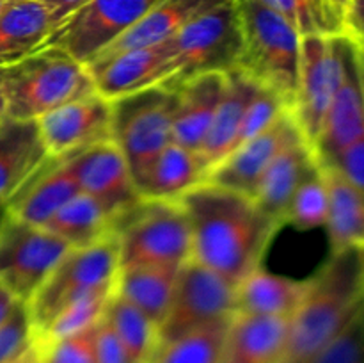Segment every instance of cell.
<instances>
[{"label": "cell", "mask_w": 364, "mask_h": 363, "mask_svg": "<svg viewBox=\"0 0 364 363\" xmlns=\"http://www.w3.org/2000/svg\"><path fill=\"white\" fill-rule=\"evenodd\" d=\"M283 16L301 36L341 34L326 0H256Z\"/></svg>", "instance_id": "cell-35"}, {"label": "cell", "mask_w": 364, "mask_h": 363, "mask_svg": "<svg viewBox=\"0 0 364 363\" xmlns=\"http://www.w3.org/2000/svg\"><path fill=\"white\" fill-rule=\"evenodd\" d=\"M178 201L188 217L192 258L237 287L262 267L281 224L249 196L205 180Z\"/></svg>", "instance_id": "cell-1"}, {"label": "cell", "mask_w": 364, "mask_h": 363, "mask_svg": "<svg viewBox=\"0 0 364 363\" xmlns=\"http://www.w3.org/2000/svg\"><path fill=\"white\" fill-rule=\"evenodd\" d=\"M306 363H364V301L343 330Z\"/></svg>", "instance_id": "cell-37"}, {"label": "cell", "mask_w": 364, "mask_h": 363, "mask_svg": "<svg viewBox=\"0 0 364 363\" xmlns=\"http://www.w3.org/2000/svg\"><path fill=\"white\" fill-rule=\"evenodd\" d=\"M68 157L80 192L102 203L114 219L141 199L130 166L114 139L96 142Z\"/></svg>", "instance_id": "cell-15"}, {"label": "cell", "mask_w": 364, "mask_h": 363, "mask_svg": "<svg viewBox=\"0 0 364 363\" xmlns=\"http://www.w3.org/2000/svg\"><path fill=\"white\" fill-rule=\"evenodd\" d=\"M364 301V248L331 253L308 280V288L288 324L279 363H306L329 344Z\"/></svg>", "instance_id": "cell-2"}, {"label": "cell", "mask_w": 364, "mask_h": 363, "mask_svg": "<svg viewBox=\"0 0 364 363\" xmlns=\"http://www.w3.org/2000/svg\"><path fill=\"white\" fill-rule=\"evenodd\" d=\"M295 128H297V123L294 120V114L291 110H284L262 134L235 148L208 174L206 180L255 199L267 167Z\"/></svg>", "instance_id": "cell-18"}, {"label": "cell", "mask_w": 364, "mask_h": 363, "mask_svg": "<svg viewBox=\"0 0 364 363\" xmlns=\"http://www.w3.org/2000/svg\"><path fill=\"white\" fill-rule=\"evenodd\" d=\"M205 180L206 174L198 155L185 146L171 142L149 167L139 192L146 199H180Z\"/></svg>", "instance_id": "cell-29"}, {"label": "cell", "mask_w": 364, "mask_h": 363, "mask_svg": "<svg viewBox=\"0 0 364 363\" xmlns=\"http://www.w3.org/2000/svg\"><path fill=\"white\" fill-rule=\"evenodd\" d=\"M242 20L240 70L274 89L294 107L297 93L301 39L297 28L256 0H238Z\"/></svg>", "instance_id": "cell-5"}, {"label": "cell", "mask_w": 364, "mask_h": 363, "mask_svg": "<svg viewBox=\"0 0 364 363\" xmlns=\"http://www.w3.org/2000/svg\"><path fill=\"white\" fill-rule=\"evenodd\" d=\"M43 139L36 121H0V205L18 191L21 184L46 160Z\"/></svg>", "instance_id": "cell-23"}, {"label": "cell", "mask_w": 364, "mask_h": 363, "mask_svg": "<svg viewBox=\"0 0 364 363\" xmlns=\"http://www.w3.org/2000/svg\"><path fill=\"white\" fill-rule=\"evenodd\" d=\"M329 214V192L320 166L306 177L299 185L288 205L284 224H291L297 230H316L326 226Z\"/></svg>", "instance_id": "cell-34"}, {"label": "cell", "mask_w": 364, "mask_h": 363, "mask_svg": "<svg viewBox=\"0 0 364 363\" xmlns=\"http://www.w3.org/2000/svg\"><path fill=\"white\" fill-rule=\"evenodd\" d=\"M114 283L103 285L95 290L82 294L80 298L68 302L59 313L52 319V322L45 327L43 333L36 337V340H53V338L70 337V335L80 333L95 326L103 317L110 295L114 294Z\"/></svg>", "instance_id": "cell-33"}, {"label": "cell", "mask_w": 364, "mask_h": 363, "mask_svg": "<svg viewBox=\"0 0 364 363\" xmlns=\"http://www.w3.org/2000/svg\"><path fill=\"white\" fill-rule=\"evenodd\" d=\"M112 139L123 152L135 184H142L160 153L173 142L176 93L169 85H151L110 100Z\"/></svg>", "instance_id": "cell-6"}, {"label": "cell", "mask_w": 364, "mask_h": 363, "mask_svg": "<svg viewBox=\"0 0 364 363\" xmlns=\"http://www.w3.org/2000/svg\"><path fill=\"white\" fill-rule=\"evenodd\" d=\"M18 302H20V299H18L9 288L0 285V324L11 315V312H13L14 306H16Z\"/></svg>", "instance_id": "cell-44"}, {"label": "cell", "mask_w": 364, "mask_h": 363, "mask_svg": "<svg viewBox=\"0 0 364 363\" xmlns=\"http://www.w3.org/2000/svg\"><path fill=\"white\" fill-rule=\"evenodd\" d=\"M160 0H85L53 27L41 48H53L87 64L130 31Z\"/></svg>", "instance_id": "cell-9"}, {"label": "cell", "mask_w": 364, "mask_h": 363, "mask_svg": "<svg viewBox=\"0 0 364 363\" xmlns=\"http://www.w3.org/2000/svg\"><path fill=\"white\" fill-rule=\"evenodd\" d=\"M6 68H0V112L2 114H4V77H6Z\"/></svg>", "instance_id": "cell-47"}, {"label": "cell", "mask_w": 364, "mask_h": 363, "mask_svg": "<svg viewBox=\"0 0 364 363\" xmlns=\"http://www.w3.org/2000/svg\"><path fill=\"white\" fill-rule=\"evenodd\" d=\"M2 117H4V114H2V112H0V121H2Z\"/></svg>", "instance_id": "cell-50"}, {"label": "cell", "mask_w": 364, "mask_h": 363, "mask_svg": "<svg viewBox=\"0 0 364 363\" xmlns=\"http://www.w3.org/2000/svg\"><path fill=\"white\" fill-rule=\"evenodd\" d=\"M338 34H308L301 39L297 93L291 114L309 146L315 144L340 84Z\"/></svg>", "instance_id": "cell-11"}, {"label": "cell", "mask_w": 364, "mask_h": 363, "mask_svg": "<svg viewBox=\"0 0 364 363\" xmlns=\"http://www.w3.org/2000/svg\"><path fill=\"white\" fill-rule=\"evenodd\" d=\"M173 45L169 88L205 71H230L242 56V20L238 0H226L188 21Z\"/></svg>", "instance_id": "cell-7"}, {"label": "cell", "mask_w": 364, "mask_h": 363, "mask_svg": "<svg viewBox=\"0 0 364 363\" xmlns=\"http://www.w3.org/2000/svg\"><path fill=\"white\" fill-rule=\"evenodd\" d=\"M316 167L318 162L315 153L297 127L267 167L256 191L255 201L267 216L283 226L288 205L295 191Z\"/></svg>", "instance_id": "cell-19"}, {"label": "cell", "mask_w": 364, "mask_h": 363, "mask_svg": "<svg viewBox=\"0 0 364 363\" xmlns=\"http://www.w3.org/2000/svg\"><path fill=\"white\" fill-rule=\"evenodd\" d=\"M7 363H41V351H39L38 342L34 340V344L28 345L21 354H18L16 358H13Z\"/></svg>", "instance_id": "cell-46"}, {"label": "cell", "mask_w": 364, "mask_h": 363, "mask_svg": "<svg viewBox=\"0 0 364 363\" xmlns=\"http://www.w3.org/2000/svg\"><path fill=\"white\" fill-rule=\"evenodd\" d=\"M173 45L166 43L144 48L109 53L87 63L96 93L114 100L151 85L169 84L173 78Z\"/></svg>", "instance_id": "cell-16"}, {"label": "cell", "mask_w": 364, "mask_h": 363, "mask_svg": "<svg viewBox=\"0 0 364 363\" xmlns=\"http://www.w3.org/2000/svg\"><path fill=\"white\" fill-rule=\"evenodd\" d=\"M119 244L116 233L87 248H71L27 302L34 337L73 299L116 281Z\"/></svg>", "instance_id": "cell-8"}, {"label": "cell", "mask_w": 364, "mask_h": 363, "mask_svg": "<svg viewBox=\"0 0 364 363\" xmlns=\"http://www.w3.org/2000/svg\"><path fill=\"white\" fill-rule=\"evenodd\" d=\"M322 166L333 167L352 187H355L364 194V132L347 148L341 149L334 159H331L327 164H322Z\"/></svg>", "instance_id": "cell-40"}, {"label": "cell", "mask_w": 364, "mask_h": 363, "mask_svg": "<svg viewBox=\"0 0 364 363\" xmlns=\"http://www.w3.org/2000/svg\"><path fill=\"white\" fill-rule=\"evenodd\" d=\"M327 7H329L331 14L334 16L336 23L340 25L341 32L345 31V20H347V13H348V4L350 0H326Z\"/></svg>", "instance_id": "cell-45"}, {"label": "cell", "mask_w": 364, "mask_h": 363, "mask_svg": "<svg viewBox=\"0 0 364 363\" xmlns=\"http://www.w3.org/2000/svg\"><path fill=\"white\" fill-rule=\"evenodd\" d=\"M70 246L43 226L4 214L0 221V285L28 302Z\"/></svg>", "instance_id": "cell-10"}, {"label": "cell", "mask_w": 364, "mask_h": 363, "mask_svg": "<svg viewBox=\"0 0 364 363\" xmlns=\"http://www.w3.org/2000/svg\"><path fill=\"white\" fill-rule=\"evenodd\" d=\"M57 25L41 0H14L0 13V68L38 52Z\"/></svg>", "instance_id": "cell-25"}, {"label": "cell", "mask_w": 364, "mask_h": 363, "mask_svg": "<svg viewBox=\"0 0 364 363\" xmlns=\"http://www.w3.org/2000/svg\"><path fill=\"white\" fill-rule=\"evenodd\" d=\"M231 317L162 342L151 363H220Z\"/></svg>", "instance_id": "cell-32"}, {"label": "cell", "mask_w": 364, "mask_h": 363, "mask_svg": "<svg viewBox=\"0 0 364 363\" xmlns=\"http://www.w3.org/2000/svg\"><path fill=\"white\" fill-rule=\"evenodd\" d=\"M341 57L340 84L327 110L313 153L327 164L364 132V50L345 32L338 34Z\"/></svg>", "instance_id": "cell-13"}, {"label": "cell", "mask_w": 364, "mask_h": 363, "mask_svg": "<svg viewBox=\"0 0 364 363\" xmlns=\"http://www.w3.org/2000/svg\"><path fill=\"white\" fill-rule=\"evenodd\" d=\"M95 91L84 63L59 50L41 48L6 68L4 116L38 121L57 107Z\"/></svg>", "instance_id": "cell-3"}, {"label": "cell", "mask_w": 364, "mask_h": 363, "mask_svg": "<svg viewBox=\"0 0 364 363\" xmlns=\"http://www.w3.org/2000/svg\"><path fill=\"white\" fill-rule=\"evenodd\" d=\"M96 324L89 330L70 335V337L53 338V340H36L39 345V351H41V363H96Z\"/></svg>", "instance_id": "cell-38"}, {"label": "cell", "mask_w": 364, "mask_h": 363, "mask_svg": "<svg viewBox=\"0 0 364 363\" xmlns=\"http://www.w3.org/2000/svg\"><path fill=\"white\" fill-rule=\"evenodd\" d=\"M95 352L96 363H137L124 349V345L117 340L103 317L95 330Z\"/></svg>", "instance_id": "cell-41"}, {"label": "cell", "mask_w": 364, "mask_h": 363, "mask_svg": "<svg viewBox=\"0 0 364 363\" xmlns=\"http://www.w3.org/2000/svg\"><path fill=\"white\" fill-rule=\"evenodd\" d=\"M284 110H291L290 105L284 102L283 96L276 93L274 89L267 88V85L258 84L255 95L249 100V105L245 109L244 120H242L240 132H238L237 146L247 142L249 139L256 137L262 134L267 127L274 123Z\"/></svg>", "instance_id": "cell-36"}, {"label": "cell", "mask_w": 364, "mask_h": 363, "mask_svg": "<svg viewBox=\"0 0 364 363\" xmlns=\"http://www.w3.org/2000/svg\"><path fill=\"white\" fill-rule=\"evenodd\" d=\"M78 192L70 157H46L4 206L6 214L23 223L45 226Z\"/></svg>", "instance_id": "cell-17"}, {"label": "cell", "mask_w": 364, "mask_h": 363, "mask_svg": "<svg viewBox=\"0 0 364 363\" xmlns=\"http://www.w3.org/2000/svg\"><path fill=\"white\" fill-rule=\"evenodd\" d=\"M36 123L48 157H68L112 139V103L95 91L57 107Z\"/></svg>", "instance_id": "cell-14"}, {"label": "cell", "mask_w": 364, "mask_h": 363, "mask_svg": "<svg viewBox=\"0 0 364 363\" xmlns=\"http://www.w3.org/2000/svg\"><path fill=\"white\" fill-rule=\"evenodd\" d=\"M235 313V285L191 258L180 267L173 301L160 324V344Z\"/></svg>", "instance_id": "cell-12"}, {"label": "cell", "mask_w": 364, "mask_h": 363, "mask_svg": "<svg viewBox=\"0 0 364 363\" xmlns=\"http://www.w3.org/2000/svg\"><path fill=\"white\" fill-rule=\"evenodd\" d=\"M176 105L173 117V142L198 152L213 120L224 88L226 71H205L173 85Z\"/></svg>", "instance_id": "cell-20"}, {"label": "cell", "mask_w": 364, "mask_h": 363, "mask_svg": "<svg viewBox=\"0 0 364 363\" xmlns=\"http://www.w3.org/2000/svg\"><path fill=\"white\" fill-rule=\"evenodd\" d=\"M43 228L70 248H87L114 235V217L102 203L78 192Z\"/></svg>", "instance_id": "cell-30"}, {"label": "cell", "mask_w": 364, "mask_h": 363, "mask_svg": "<svg viewBox=\"0 0 364 363\" xmlns=\"http://www.w3.org/2000/svg\"><path fill=\"white\" fill-rule=\"evenodd\" d=\"M4 214H6V206H4V205H0V221H2Z\"/></svg>", "instance_id": "cell-49"}, {"label": "cell", "mask_w": 364, "mask_h": 363, "mask_svg": "<svg viewBox=\"0 0 364 363\" xmlns=\"http://www.w3.org/2000/svg\"><path fill=\"white\" fill-rule=\"evenodd\" d=\"M223 2H226V0H160L130 31H127L116 41L110 43L96 57L166 43L167 39L176 36L188 21Z\"/></svg>", "instance_id": "cell-24"}, {"label": "cell", "mask_w": 364, "mask_h": 363, "mask_svg": "<svg viewBox=\"0 0 364 363\" xmlns=\"http://www.w3.org/2000/svg\"><path fill=\"white\" fill-rule=\"evenodd\" d=\"M290 319L233 313L220 363H279Z\"/></svg>", "instance_id": "cell-22"}, {"label": "cell", "mask_w": 364, "mask_h": 363, "mask_svg": "<svg viewBox=\"0 0 364 363\" xmlns=\"http://www.w3.org/2000/svg\"><path fill=\"white\" fill-rule=\"evenodd\" d=\"M308 280L297 281L258 267L235 287V313L291 319L302 302Z\"/></svg>", "instance_id": "cell-26"}, {"label": "cell", "mask_w": 364, "mask_h": 363, "mask_svg": "<svg viewBox=\"0 0 364 363\" xmlns=\"http://www.w3.org/2000/svg\"><path fill=\"white\" fill-rule=\"evenodd\" d=\"M343 32L364 50V0H350Z\"/></svg>", "instance_id": "cell-42"}, {"label": "cell", "mask_w": 364, "mask_h": 363, "mask_svg": "<svg viewBox=\"0 0 364 363\" xmlns=\"http://www.w3.org/2000/svg\"><path fill=\"white\" fill-rule=\"evenodd\" d=\"M256 88L258 82L252 80L240 68L226 71V88L223 98L201 146L196 152L206 178L237 146L242 120Z\"/></svg>", "instance_id": "cell-21"}, {"label": "cell", "mask_w": 364, "mask_h": 363, "mask_svg": "<svg viewBox=\"0 0 364 363\" xmlns=\"http://www.w3.org/2000/svg\"><path fill=\"white\" fill-rule=\"evenodd\" d=\"M329 192L327 235L331 253L364 248V194L329 166H320Z\"/></svg>", "instance_id": "cell-27"}, {"label": "cell", "mask_w": 364, "mask_h": 363, "mask_svg": "<svg viewBox=\"0 0 364 363\" xmlns=\"http://www.w3.org/2000/svg\"><path fill=\"white\" fill-rule=\"evenodd\" d=\"M11 2H14V0H0V13H2V11L6 9Z\"/></svg>", "instance_id": "cell-48"}, {"label": "cell", "mask_w": 364, "mask_h": 363, "mask_svg": "<svg viewBox=\"0 0 364 363\" xmlns=\"http://www.w3.org/2000/svg\"><path fill=\"white\" fill-rule=\"evenodd\" d=\"M178 270L173 267H123L117 270L114 292L146 313L160 330L173 301Z\"/></svg>", "instance_id": "cell-28"}, {"label": "cell", "mask_w": 364, "mask_h": 363, "mask_svg": "<svg viewBox=\"0 0 364 363\" xmlns=\"http://www.w3.org/2000/svg\"><path fill=\"white\" fill-rule=\"evenodd\" d=\"M34 327L27 302L20 301L0 324V363H7L34 344Z\"/></svg>", "instance_id": "cell-39"}, {"label": "cell", "mask_w": 364, "mask_h": 363, "mask_svg": "<svg viewBox=\"0 0 364 363\" xmlns=\"http://www.w3.org/2000/svg\"><path fill=\"white\" fill-rule=\"evenodd\" d=\"M123 267H173L192 258L188 217L178 199L141 198L114 219Z\"/></svg>", "instance_id": "cell-4"}, {"label": "cell", "mask_w": 364, "mask_h": 363, "mask_svg": "<svg viewBox=\"0 0 364 363\" xmlns=\"http://www.w3.org/2000/svg\"><path fill=\"white\" fill-rule=\"evenodd\" d=\"M41 2H45L46 6L52 9L55 21L59 23V21H63L68 14L73 13L77 7H80L85 0H41Z\"/></svg>", "instance_id": "cell-43"}, {"label": "cell", "mask_w": 364, "mask_h": 363, "mask_svg": "<svg viewBox=\"0 0 364 363\" xmlns=\"http://www.w3.org/2000/svg\"><path fill=\"white\" fill-rule=\"evenodd\" d=\"M103 319L137 363H151L160 347L159 326L146 313L114 292L107 302Z\"/></svg>", "instance_id": "cell-31"}]
</instances>
